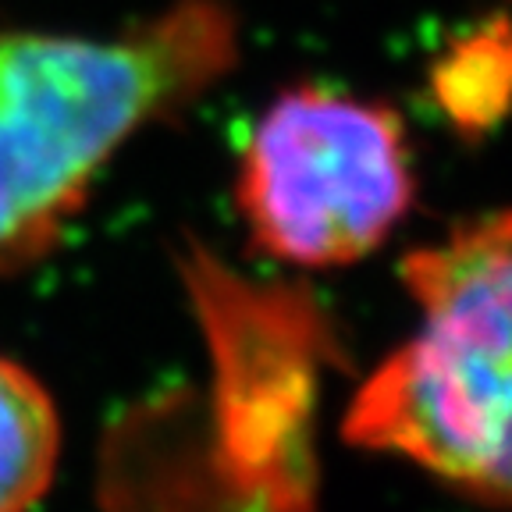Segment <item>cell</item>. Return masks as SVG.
Returning <instances> with one entry per match:
<instances>
[{"instance_id": "1", "label": "cell", "mask_w": 512, "mask_h": 512, "mask_svg": "<svg viewBox=\"0 0 512 512\" xmlns=\"http://www.w3.org/2000/svg\"><path fill=\"white\" fill-rule=\"evenodd\" d=\"M232 61L217 0H182L114 40L0 32V278L47 256L107 160Z\"/></svg>"}, {"instance_id": "4", "label": "cell", "mask_w": 512, "mask_h": 512, "mask_svg": "<svg viewBox=\"0 0 512 512\" xmlns=\"http://www.w3.org/2000/svg\"><path fill=\"white\" fill-rule=\"evenodd\" d=\"M61 459V420L50 392L0 356V512H32Z\"/></svg>"}, {"instance_id": "3", "label": "cell", "mask_w": 512, "mask_h": 512, "mask_svg": "<svg viewBox=\"0 0 512 512\" xmlns=\"http://www.w3.org/2000/svg\"><path fill=\"white\" fill-rule=\"evenodd\" d=\"M402 121L381 104L303 86L267 107L239 164V210L267 256L342 267L374 253L413 207Z\"/></svg>"}, {"instance_id": "2", "label": "cell", "mask_w": 512, "mask_h": 512, "mask_svg": "<svg viewBox=\"0 0 512 512\" xmlns=\"http://www.w3.org/2000/svg\"><path fill=\"white\" fill-rule=\"evenodd\" d=\"M420 328L363 381L345 438L512 505V210L402 264Z\"/></svg>"}]
</instances>
